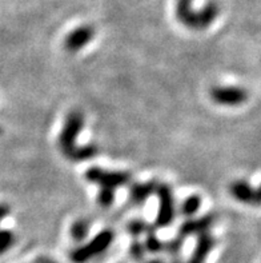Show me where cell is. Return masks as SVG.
Masks as SVG:
<instances>
[{
  "mask_svg": "<svg viewBox=\"0 0 261 263\" xmlns=\"http://www.w3.org/2000/svg\"><path fill=\"white\" fill-rule=\"evenodd\" d=\"M220 13V7L211 0L196 11L193 8V0H177L175 7V15L178 23L193 31L207 30L215 23Z\"/></svg>",
  "mask_w": 261,
  "mask_h": 263,
  "instance_id": "6da1fadb",
  "label": "cell"
},
{
  "mask_svg": "<svg viewBox=\"0 0 261 263\" xmlns=\"http://www.w3.org/2000/svg\"><path fill=\"white\" fill-rule=\"evenodd\" d=\"M86 124V118L79 110H72L67 114L63 127L57 138V147L68 160H72L73 155L80 146H77V138L82 134Z\"/></svg>",
  "mask_w": 261,
  "mask_h": 263,
  "instance_id": "7a4b0ae2",
  "label": "cell"
},
{
  "mask_svg": "<svg viewBox=\"0 0 261 263\" xmlns=\"http://www.w3.org/2000/svg\"><path fill=\"white\" fill-rule=\"evenodd\" d=\"M116 234L111 229H104L97 233L92 239L86 245L75 247L70 253V259L72 263H87L100 254L106 253L115 240Z\"/></svg>",
  "mask_w": 261,
  "mask_h": 263,
  "instance_id": "3957f363",
  "label": "cell"
},
{
  "mask_svg": "<svg viewBox=\"0 0 261 263\" xmlns=\"http://www.w3.org/2000/svg\"><path fill=\"white\" fill-rule=\"evenodd\" d=\"M84 177H86L87 182L96 184L99 189L113 191L131 182V174L127 171H109L97 166L89 167L84 174Z\"/></svg>",
  "mask_w": 261,
  "mask_h": 263,
  "instance_id": "277c9868",
  "label": "cell"
},
{
  "mask_svg": "<svg viewBox=\"0 0 261 263\" xmlns=\"http://www.w3.org/2000/svg\"><path fill=\"white\" fill-rule=\"evenodd\" d=\"M155 195L159 199V210L153 222L156 230L167 229L173 223L176 218V202L172 189L166 183H157Z\"/></svg>",
  "mask_w": 261,
  "mask_h": 263,
  "instance_id": "5b68a950",
  "label": "cell"
},
{
  "mask_svg": "<svg viewBox=\"0 0 261 263\" xmlns=\"http://www.w3.org/2000/svg\"><path fill=\"white\" fill-rule=\"evenodd\" d=\"M212 102L223 107H240L248 100V91L240 86H215L209 91Z\"/></svg>",
  "mask_w": 261,
  "mask_h": 263,
  "instance_id": "8992f818",
  "label": "cell"
},
{
  "mask_svg": "<svg viewBox=\"0 0 261 263\" xmlns=\"http://www.w3.org/2000/svg\"><path fill=\"white\" fill-rule=\"evenodd\" d=\"M216 217L213 214H205L198 218H188L185 219L177 230V237L188 239L191 237H197L200 234L211 231V227L215 224Z\"/></svg>",
  "mask_w": 261,
  "mask_h": 263,
  "instance_id": "52a82bcc",
  "label": "cell"
},
{
  "mask_svg": "<svg viewBox=\"0 0 261 263\" xmlns=\"http://www.w3.org/2000/svg\"><path fill=\"white\" fill-rule=\"evenodd\" d=\"M95 37V28L88 24L76 27L64 37V48L67 52L75 53L86 48Z\"/></svg>",
  "mask_w": 261,
  "mask_h": 263,
  "instance_id": "ba28073f",
  "label": "cell"
},
{
  "mask_svg": "<svg viewBox=\"0 0 261 263\" xmlns=\"http://www.w3.org/2000/svg\"><path fill=\"white\" fill-rule=\"evenodd\" d=\"M229 194L238 203L248 206H258L260 204V193L258 189L252 186L245 179H237L229 184Z\"/></svg>",
  "mask_w": 261,
  "mask_h": 263,
  "instance_id": "9c48e42d",
  "label": "cell"
},
{
  "mask_svg": "<svg viewBox=\"0 0 261 263\" xmlns=\"http://www.w3.org/2000/svg\"><path fill=\"white\" fill-rule=\"evenodd\" d=\"M216 245H217V239L212 235L211 231L200 234L196 237L195 249L192 251L189 259L185 263H205Z\"/></svg>",
  "mask_w": 261,
  "mask_h": 263,
  "instance_id": "30bf717a",
  "label": "cell"
},
{
  "mask_svg": "<svg viewBox=\"0 0 261 263\" xmlns=\"http://www.w3.org/2000/svg\"><path fill=\"white\" fill-rule=\"evenodd\" d=\"M156 186H157L156 180H151V182H146V183H140V182L132 183L129 186L128 191L129 203L133 204L135 207L144 206L147 200L152 195H155Z\"/></svg>",
  "mask_w": 261,
  "mask_h": 263,
  "instance_id": "8fae6325",
  "label": "cell"
},
{
  "mask_svg": "<svg viewBox=\"0 0 261 263\" xmlns=\"http://www.w3.org/2000/svg\"><path fill=\"white\" fill-rule=\"evenodd\" d=\"M91 222L86 218H79L71 224L70 227V235L76 243H82L84 240L88 238L89 235V231H91Z\"/></svg>",
  "mask_w": 261,
  "mask_h": 263,
  "instance_id": "7c38bea8",
  "label": "cell"
},
{
  "mask_svg": "<svg viewBox=\"0 0 261 263\" xmlns=\"http://www.w3.org/2000/svg\"><path fill=\"white\" fill-rule=\"evenodd\" d=\"M200 207H202V197L196 195V194H192V195H189V197L183 200L182 206H180V214L187 219L193 218L198 213Z\"/></svg>",
  "mask_w": 261,
  "mask_h": 263,
  "instance_id": "4fadbf2b",
  "label": "cell"
},
{
  "mask_svg": "<svg viewBox=\"0 0 261 263\" xmlns=\"http://www.w3.org/2000/svg\"><path fill=\"white\" fill-rule=\"evenodd\" d=\"M143 245H144L147 254H155V255H157V254H162L164 251V240L160 239L159 235L156 234L155 227L146 234V239H144Z\"/></svg>",
  "mask_w": 261,
  "mask_h": 263,
  "instance_id": "5bb4252c",
  "label": "cell"
},
{
  "mask_svg": "<svg viewBox=\"0 0 261 263\" xmlns=\"http://www.w3.org/2000/svg\"><path fill=\"white\" fill-rule=\"evenodd\" d=\"M153 224L148 223L147 220L144 219H139V218H136V219L129 220L128 223H127V231L128 234L132 237V239H139L142 235H146L149 230H152Z\"/></svg>",
  "mask_w": 261,
  "mask_h": 263,
  "instance_id": "9a60e30c",
  "label": "cell"
},
{
  "mask_svg": "<svg viewBox=\"0 0 261 263\" xmlns=\"http://www.w3.org/2000/svg\"><path fill=\"white\" fill-rule=\"evenodd\" d=\"M116 199V191L113 190H106V189H99L97 191V197H96V200H97V204L103 209H109L115 203Z\"/></svg>",
  "mask_w": 261,
  "mask_h": 263,
  "instance_id": "2e32d148",
  "label": "cell"
},
{
  "mask_svg": "<svg viewBox=\"0 0 261 263\" xmlns=\"http://www.w3.org/2000/svg\"><path fill=\"white\" fill-rule=\"evenodd\" d=\"M15 234L11 230H4L0 229V255H3L4 253L10 250L11 247L15 245Z\"/></svg>",
  "mask_w": 261,
  "mask_h": 263,
  "instance_id": "e0dca14e",
  "label": "cell"
},
{
  "mask_svg": "<svg viewBox=\"0 0 261 263\" xmlns=\"http://www.w3.org/2000/svg\"><path fill=\"white\" fill-rule=\"evenodd\" d=\"M129 255L132 257L133 260L136 262H140L143 263L146 260V255H147V251L144 249V245H143L142 240L139 239H133L131 246H129Z\"/></svg>",
  "mask_w": 261,
  "mask_h": 263,
  "instance_id": "ac0fdd59",
  "label": "cell"
},
{
  "mask_svg": "<svg viewBox=\"0 0 261 263\" xmlns=\"http://www.w3.org/2000/svg\"><path fill=\"white\" fill-rule=\"evenodd\" d=\"M36 263H56L55 260L50 259V258H46V257H42L36 260Z\"/></svg>",
  "mask_w": 261,
  "mask_h": 263,
  "instance_id": "d6986e66",
  "label": "cell"
},
{
  "mask_svg": "<svg viewBox=\"0 0 261 263\" xmlns=\"http://www.w3.org/2000/svg\"><path fill=\"white\" fill-rule=\"evenodd\" d=\"M143 263H167L162 259V258H152V259H148V260H144Z\"/></svg>",
  "mask_w": 261,
  "mask_h": 263,
  "instance_id": "ffe728a7",
  "label": "cell"
},
{
  "mask_svg": "<svg viewBox=\"0 0 261 263\" xmlns=\"http://www.w3.org/2000/svg\"><path fill=\"white\" fill-rule=\"evenodd\" d=\"M2 133H3V131H2V128H0V135H2Z\"/></svg>",
  "mask_w": 261,
  "mask_h": 263,
  "instance_id": "44dd1931",
  "label": "cell"
}]
</instances>
